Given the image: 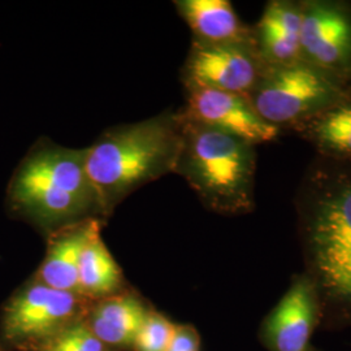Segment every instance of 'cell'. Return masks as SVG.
<instances>
[{"label":"cell","mask_w":351,"mask_h":351,"mask_svg":"<svg viewBox=\"0 0 351 351\" xmlns=\"http://www.w3.org/2000/svg\"><path fill=\"white\" fill-rule=\"evenodd\" d=\"M303 272L322 303V329H351V163L316 156L294 199Z\"/></svg>","instance_id":"obj_1"},{"label":"cell","mask_w":351,"mask_h":351,"mask_svg":"<svg viewBox=\"0 0 351 351\" xmlns=\"http://www.w3.org/2000/svg\"><path fill=\"white\" fill-rule=\"evenodd\" d=\"M181 142L180 111H167L111 128L86 147L85 167L101 216L111 215L141 186L175 173Z\"/></svg>","instance_id":"obj_2"},{"label":"cell","mask_w":351,"mask_h":351,"mask_svg":"<svg viewBox=\"0 0 351 351\" xmlns=\"http://www.w3.org/2000/svg\"><path fill=\"white\" fill-rule=\"evenodd\" d=\"M182 142L175 173L202 204L219 215H245L255 208V146L204 125L180 110Z\"/></svg>","instance_id":"obj_4"},{"label":"cell","mask_w":351,"mask_h":351,"mask_svg":"<svg viewBox=\"0 0 351 351\" xmlns=\"http://www.w3.org/2000/svg\"><path fill=\"white\" fill-rule=\"evenodd\" d=\"M176 8L193 39L202 43H254L252 29L228 0H177Z\"/></svg>","instance_id":"obj_13"},{"label":"cell","mask_w":351,"mask_h":351,"mask_svg":"<svg viewBox=\"0 0 351 351\" xmlns=\"http://www.w3.org/2000/svg\"><path fill=\"white\" fill-rule=\"evenodd\" d=\"M311 351H323L322 350V349H319V348H316V346H314V348H313V350Z\"/></svg>","instance_id":"obj_20"},{"label":"cell","mask_w":351,"mask_h":351,"mask_svg":"<svg viewBox=\"0 0 351 351\" xmlns=\"http://www.w3.org/2000/svg\"><path fill=\"white\" fill-rule=\"evenodd\" d=\"M301 60L351 86V1L302 0Z\"/></svg>","instance_id":"obj_6"},{"label":"cell","mask_w":351,"mask_h":351,"mask_svg":"<svg viewBox=\"0 0 351 351\" xmlns=\"http://www.w3.org/2000/svg\"><path fill=\"white\" fill-rule=\"evenodd\" d=\"M101 228V219L93 217L52 232L36 280L51 288L82 297L78 284L81 254L91 234Z\"/></svg>","instance_id":"obj_12"},{"label":"cell","mask_w":351,"mask_h":351,"mask_svg":"<svg viewBox=\"0 0 351 351\" xmlns=\"http://www.w3.org/2000/svg\"><path fill=\"white\" fill-rule=\"evenodd\" d=\"M82 297L51 288L37 280L20 289L3 316L5 339L14 343L43 342L73 323Z\"/></svg>","instance_id":"obj_8"},{"label":"cell","mask_w":351,"mask_h":351,"mask_svg":"<svg viewBox=\"0 0 351 351\" xmlns=\"http://www.w3.org/2000/svg\"><path fill=\"white\" fill-rule=\"evenodd\" d=\"M350 95L351 86L298 60L285 65H265L247 99L264 121L281 132H291Z\"/></svg>","instance_id":"obj_5"},{"label":"cell","mask_w":351,"mask_h":351,"mask_svg":"<svg viewBox=\"0 0 351 351\" xmlns=\"http://www.w3.org/2000/svg\"><path fill=\"white\" fill-rule=\"evenodd\" d=\"M175 329L176 324L164 315L149 311L133 346L136 351H167Z\"/></svg>","instance_id":"obj_18"},{"label":"cell","mask_w":351,"mask_h":351,"mask_svg":"<svg viewBox=\"0 0 351 351\" xmlns=\"http://www.w3.org/2000/svg\"><path fill=\"white\" fill-rule=\"evenodd\" d=\"M322 303L315 284L303 271L291 277L288 289L259 326L267 351H311L314 333L322 326Z\"/></svg>","instance_id":"obj_9"},{"label":"cell","mask_w":351,"mask_h":351,"mask_svg":"<svg viewBox=\"0 0 351 351\" xmlns=\"http://www.w3.org/2000/svg\"><path fill=\"white\" fill-rule=\"evenodd\" d=\"M39 351H111L86 323L73 322L39 343Z\"/></svg>","instance_id":"obj_17"},{"label":"cell","mask_w":351,"mask_h":351,"mask_svg":"<svg viewBox=\"0 0 351 351\" xmlns=\"http://www.w3.org/2000/svg\"><path fill=\"white\" fill-rule=\"evenodd\" d=\"M265 64L254 43H202L191 40L181 80L186 88H211L247 97Z\"/></svg>","instance_id":"obj_7"},{"label":"cell","mask_w":351,"mask_h":351,"mask_svg":"<svg viewBox=\"0 0 351 351\" xmlns=\"http://www.w3.org/2000/svg\"><path fill=\"white\" fill-rule=\"evenodd\" d=\"M147 314L137 295L117 293L95 306L88 326L107 346H133Z\"/></svg>","instance_id":"obj_15"},{"label":"cell","mask_w":351,"mask_h":351,"mask_svg":"<svg viewBox=\"0 0 351 351\" xmlns=\"http://www.w3.org/2000/svg\"><path fill=\"white\" fill-rule=\"evenodd\" d=\"M167 351H201V336L195 326L176 324L175 333Z\"/></svg>","instance_id":"obj_19"},{"label":"cell","mask_w":351,"mask_h":351,"mask_svg":"<svg viewBox=\"0 0 351 351\" xmlns=\"http://www.w3.org/2000/svg\"><path fill=\"white\" fill-rule=\"evenodd\" d=\"M86 149L39 141L17 167L8 186L14 213L50 233L88 219H101L85 167Z\"/></svg>","instance_id":"obj_3"},{"label":"cell","mask_w":351,"mask_h":351,"mask_svg":"<svg viewBox=\"0 0 351 351\" xmlns=\"http://www.w3.org/2000/svg\"><path fill=\"white\" fill-rule=\"evenodd\" d=\"M252 29L254 46L265 65L301 60L302 0H271Z\"/></svg>","instance_id":"obj_11"},{"label":"cell","mask_w":351,"mask_h":351,"mask_svg":"<svg viewBox=\"0 0 351 351\" xmlns=\"http://www.w3.org/2000/svg\"><path fill=\"white\" fill-rule=\"evenodd\" d=\"M101 229L91 234L82 250L78 284L82 297L103 300L119 293L123 285V274L101 239Z\"/></svg>","instance_id":"obj_16"},{"label":"cell","mask_w":351,"mask_h":351,"mask_svg":"<svg viewBox=\"0 0 351 351\" xmlns=\"http://www.w3.org/2000/svg\"><path fill=\"white\" fill-rule=\"evenodd\" d=\"M188 117L226 132L252 146L271 143L282 132L268 124L256 113L245 95L211 88H186V106L181 110Z\"/></svg>","instance_id":"obj_10"},{"label":"cell","mask_w":351,"mask_h":351,"mask_svg":"<svg viewBox=\"0 0 351 351\" xmlns=\"http://www.w3.org/2000/svg\"><path fill=\"white\" fill-rule=\"evenodd\" d=\"M291 132L310 143L316 156L351 163V95Z\"/></svg>","instance_id":"obj_14"}]
</instances>
